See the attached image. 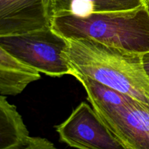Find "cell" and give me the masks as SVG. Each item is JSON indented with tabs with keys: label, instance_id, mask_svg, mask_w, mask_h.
I'll use <instances>...</instances> for the list:
<instances>
[{
	"label": "cell",
	"instance_id": "cell-9",
	"mask_svg": "<svg viewBox=\"0 0 149 149\" xmlns=\"http://www.w3.org/2000/svg\"><path fill=\"white\" fill-rule=\"evenodd\" d=\"M30 137L17 108L0 94V149L22 148Z\"/></svg>",
	"mask_w": 149,
	"mask_h": 149
},
{
	"label": "cell",
	"instance_id": "cell-4",
	"mask_svg": "<svg viewBox=\"0 0 149 149\" xmlns=\"http://www.w3.org/2000/svg\"><path fill=\"white\" fill-rule=\"evenodd\" d=\"M60 140L77 149H127L111 132L95 111L82 102L55 127Z\"/></svg>",
	"mask_w": 149,
	"mask_h": 149
},
{
	"label": "cell",
	"instance_id": "cell-6",
	"mask_svg": "<svg viewBox=\"0 0 149 149\" xmlns=\"http://www.w3.org/2000/svg\"><path fill=\"white\" fill-rule=\"evenodd\" d=\"M51 0H0V37L50 26Z\"/></svg>",
	"mask_w": 149,
	"mask_h": 149
},
{
	"label": "cell",
	"instance_id": "cell-7",
	"mask_svg": "<svg viewBox=\"0 0 149 149\" xmlns=\"http://www.w3.org/2000/svg\"><path fill=\"white\" fill-rule=\"evenodd\" d=\"M40 78L39 72L17 61L0 46V94L17 95Z\"/></svg>",
	"mask_w": 149,
	"mask_h": 149
},
{
	"label": "cell",
	"instance_id": "cell-1",
	"mask_svg": "<svg viewBox=\"0 0 149 149\" xmlns=\"http://www.w3.org/2000/svg\"><path fill=\"white\" fill-rule=\"evenodd\" d=\"M141 55L84 39H67L63 51L71 72L149 105V79L144 71Z\"/></svg>",
	"mask_w": 149,
	"mask_h": 149
},
{
	"label": "cell",
	"instance_id": "cell-11",
	"mask_svg": "<svg viewBox=\"0 0 149 149\" xmlns=\"http://www.w3.org/2000/svg\"><path fill=\"white\" fill-rule=\"evenodd\" d=\"M141 59H142V64L144 71L149 79V52L142 54Z\"/></svg>",
	"mask_w": 149,
	"mask_h": 149
},
{
	"label": "cell",
	"instance_id": "cell-2",
	"mask_svg": "<svg viewBox=\"0 0 149 149\" xmlns=\"http://www.w3.org/2000/svg\"><path fill=\"white\" fill-rule=\"evenodd\" d=\"M50 26L66 39H92L108 46L143 54L149 52V10L146 5L126 11L80 16L52 15Z\"/></svg>",
	"mask_w": 149,
	"mask_h": 149
},
{
	"label": "cell",
	"instance_id": "cell-8",
	"mask_svg": "<svg viewBox=\"0 0 149 149\" xmlns=\"http://www.w3.org/2000/svg\"><path fill=\"white\" fill-rule=\"evenodd\" d=\"M146 0H51L52 15L68 13L77 16L126 11L146 5Z\"/></svg>",
	"mask_w": 149,
	"mask_h": 149
},
{
	"label": "cell",
	"instance_id": "cell-3",
	"mask_svg": "<svg viewBox=\"0 0 149 149\" xmlns=\"http://www.w3.org/2000/svg\"><path fill=\"white\" fill-rule=\"evenodd\" d=\"M67 39L50 26L29 33L0 37V46L15 59L39 73L61 77L71 73L63 56Z\"/></svg>",
	"mask_w": 149,
	"mask_h": 149
},
{
	"label": "cell",
	"instance_id": "cell-5",
	"mask_svg": "<svg viewBox=\"0 0 149 149\" xmlns=\"http://www.w3.org/2000/svg\"><path fill=\"white\" fill-rule=\"evenodd\" d=\"M97 113L127 148L149 149V105L132 98L112 110Z\"/></svg>",
	"mask_w": 149,
	"mask_h": 149
},
{
	"label": "cell",
	"instance_id": "cell-12",
	"mask_svg": "<svg viewBox=\"0 0 149 149\" xmlns=\"http://www.w3.org/2000/svg\"><path fill=\"white\" fill-rule=\"evenodd\" d=\"M146 4L147 7H148V9L149 10V0H146Z\"/></svg>",
	"mask_w": 149,
	"mask_h": 149
},
{
	"label": "cell",
	"instance_id": "cell-10",
	"mask_svg": "<svg viewBox=\"0 0 149 149\" xmlns=\"http://www.w3.org/2000/svg\"><path fill=\"white\" fill-rule=\"evenodd\" d=\"M19 149H59L46 138L30 137L27 144Z\"/></svg>",
	"mask_w": 149,
	"mask_h": 149
}]
</instances>
